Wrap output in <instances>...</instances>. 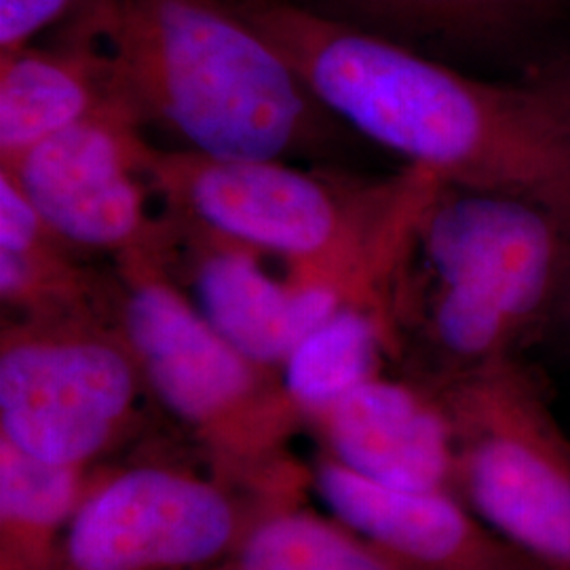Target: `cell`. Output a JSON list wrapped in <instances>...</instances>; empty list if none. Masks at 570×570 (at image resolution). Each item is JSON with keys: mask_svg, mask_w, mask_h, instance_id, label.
I'll return each mask as SVG.
<instances>
[{"mask_svg": "<svg viewBox=\"0 0 570 570\" xmlns=\"http://www.w3.org/2000/svg\"><path fill=\"white\" fill-rule=\"evenodd\" d=\"M313 96L367 140L438 180L570 214V125L522 81L461 68L322 20L289 0H233Z\"/></svg>", "mask_w": 570, "mask_h": 570, "instance_id": "obj_1", "label": "cell"}, {"mask_svg": "<svg viewBox=\"0 0 570 570\" xmlns=\"http://www.w3.org/2000/svg\"><path fill=\"white\" fill-rule=\"evenodd\" d=\"M70 30L138 108L214 157L289 159L336 140L338 119L233 0H85Z\"/></svg>", "mask_w": 570, "mask_h": 570, "instance_id": "obj_2", "label": "cell"}, {"mask_svg": "<svg viewBox=\"0 0 570 570\" xmlns=\"http://www.w3.org/2000/svg\"><path fill=\"white\" fill-rule=\"evenodd\" d=\"M144 174L167 209L277 256L306 279L338 285L387 315L407 235L442 183L412 165L389 180H362L282 159L214 157L153 144Z\"/></svg>", "mask_w": 570, "mask_h": 570, "instance_id": "obj_3", "label": "cell"}, {"mask_svg": "<svg viewBox=\"0 0 570 570\" xmlns=\"http://www.w3.org/2000/svg\"><path fill=\"white\" fill-rule=\"evenodd\" d=\"M570 261V214L501 190L438 184L407 235L391 313L416 322L438 383L543 341Z\"/></svg>", "mask_w": 570, "mask_h": 570, "instance_id": "obj_4", "label": "cell"}, {"mask_svg": "<svg viewBox=\"0 0 570 570\" xmlns=\"http://www.w3.org/2000/svg\"><path fill=\"white\" fill-rule=\"evenodd\" d=\"M454 435V489L543 570H570V435L520 357L435 383Z\"/></svg>", "mask_w": 570, "mask_h": 570, "instance_id": "obj_5", "label": "cell"}, {"mask_svg": "<svg viewBox=\"0 0 570 570\" xmlns=\"http://www.w3.org/2000/svg\"><path fill=\"white\" fill-rule=\"evenodd\" d=\"M140 366L96 311L26 317L2 334L0 429L41 461L77 468L127 425Z\"/></svg>", "mask_w": 570, "mask_h": 570, "instance_id": "obj_6", "label": "cell"}, {"mask_svg": "<svg viewBox=\"0 0 570 570\" xmlns=\"http://www.w3.org/2000/svg\"><path fill=\"white\" fill-rule=\"evenodd\" d=\"M144 119L125 96L30 148L7 169L42 220L81 252L171 258L174 223L148 212Z\"/></svg>", "mask_w": 570, "mask_h": 570, "instance_id": "obj_7", "label": "cell"}, {"mask_svg": "<svg viewBox=\"0 0 570 570\" xmlns=\"http://www.w3.org/2000/svg\"><path fill=\"white\" fill-rule=\"evenodd\" d=\"M115 263L117 327L144 383L167 410L193 425L220 428L271 416L292 402L289 395L277 397L265 366L247 360L186 301L165 256L142 254Z\"/></svg>", "mask_w": 570, "mask_h": 570, "instance_id": "obj_8", "label": "cell"}, {"mask_svg": "<svg viewBox=\"0 0 570 570\" xmlns=\"http://www.w3.org/2000/svg\"><path fill=\"white\" fill-rule=\"evenodd\" d=\"M233 532L223 492L165 469H136L82 503L66 553L75 570L183 569L214 560Z\"/></svg>", "mask_w": 570, "mask_h": 570, "instance_id": "obj_9", "label": "cell"}, {"mask_svg": "<svg viewBox=\"0 0 570 570\" xmlns=\"http://www.w3.org/2000/svg\"><path fill=\"white\" fill-rule=\"evenodd\" d=\"M176 239L169 266H186L197 308L247 360L284 366L308 332L345 305H364L345 289L289 273L273 277L258 249L235 244L167 209Z\"/></svg>", "mask_w": 570, "mask_h": 570, "instance_id": "obj_10", "label": "cell"}, {"mask_svg": "<svg viewBox=\"0 0 570 570\" xmlns=\"http://www.w3.org/2000/svg\"><path fill=\"white\" fill-rule=\"evenodd\" d=\"M327 508L404 570H543L450 490L393 489L341 463L320 469Z\"/></svg>", "mask_w": 570, "mask_h": 570, "instance_id": "obj_11", "label": "cell"}, {"mask_svg": "<svg viewBox=\"0 0 570 570\" xmlns=\"http://www.w3.org/2000/svg\"><path fill=\"white\" fill-rule=\"evenodd\" d=\"M308 13L414 53L463 63L537 66L534 53L569 0H289Z\"/></svg>", "mask_w": 570, "mask_h": 570, "instance_id": "obj_12", "label": "cell"}, {"mask_svg": "<svg viewBox=\"0 0 570 570\" xmlns=\"http://www.w3.org/2000/svg\"><path fill=\"white\" fill-rule=\"evenodd\" d=\"M322 414L343 468L393 489H454V435L435 389L379 374Z\"/></svg>", "mask_w": 570, "mask_h": 570, "instance_id": "obj_13", "label": "cell"}, {"mask_svg": "<svg viewBox=\"0 0 570 570\" xmlns=\"http://www.w3.org/2000/svg\"><path fill=\"white\" fill-rule=\"evenodd\" d=\"M117 96L108 61L70 28L53 47L0 56V169Z\"/></svg>", "mask_w": 570, "mask_h": 570, "instance_id": "obj_14", "label": "cell"}, {"mask_svg": "<svg viewBox=\"0 0 570 570\" xmlns=\"http://www.w3.org/2000/svg\"><path fill=\"white\" fill-rule=\"evenodd\" d=\"M68 244L42 220L16 183L0 171V298L26 317L96 311L117 294V275L108 284L82 265Z\"/></svg>", "mask_w": 570, "mask_h": 570, "instance_id": "obj_15", "label": "cell"}, {"mask_svg": "<svg viewBox=\"0 0 570 570\" xmlns=\"http://www.w3.org/2000/svg\"><path fill=\"white\" fill-rule=\"evenodd\" d=\"M393 343L395 326L381 308L345 305L289 353L282 383L294 406L322 412L379 376L381 360Z\"/></svg>", "mask_w": 570, "mask_h": 570, "instance_id": "obj_16", "label": "cell"}, {"mask_svg": "<svg viewBox=\"0 0 570 570\" xmlns=\"http://www.w3.org/2000/svg\"><path fill=\"white\" fill-rule=\"evenodd\" d=\"M239 570H404L385 553L364 548L326 524L284 515L254 530L239 556Z\"/></svg>", "mask_w": 570, "mask_h": 570, "instance_id": "obj_17", "label": "cell"}, {"mask_svg": "<svg viewBox=\"0 0 570 570\" xmlns=\"http://www.w3.org/2000/svg\"><path fill=\"white\" fill-rule=\"evenodd\" d=\"M79 497L77 468L41 461L0 438V515L23 530L56 529Z\"/></svg>", "mask_w": 570, "mask_h": 570, "instance_id": "obj_18", "label": "cell"}, {"mask_svg": "<svg viewBox=\"0 0 570 570\" xmlns=\"http://www.w3.org/2000/svg\"><path fill=\"white\" fill-rule=\"evenodd\" d=\"M85 0H0V56L32 45L35 37L68 20Z\"/></svg>", "mask_w": 570, "mask_h": 570, "instance_id": "obj_19", "label": "cell"}, {"mask_svg": "<svg viewBox=\"0 0 570 570\" xmlns=\"http://www.w3.org/2000/svg\"><path fill=\"white\" fill-rule=\"evenodd\" d=\"M518 81L524 82L570 125V53H553L529 68Z\"/></svg>", "mask_w": 570, "mask_h": 570, "instance_id": "obj_20", "label": "cell"}, {"mask_svg": "<svg viewBox=\"0 0 570 570\" xmlns=\"http://www.w3.org/2000/svg\"><path fill=\"white\" fill-rule=\"evenodd\" d=\"M543 341H550L551 345L556 346V351H560L570 360V261L558 303L551 315L550 327Z\"/></svg>", "mask_w": 570, "mask_h": 570, "instance_id": "obj_21", "label": "cell"}]
</instances>
